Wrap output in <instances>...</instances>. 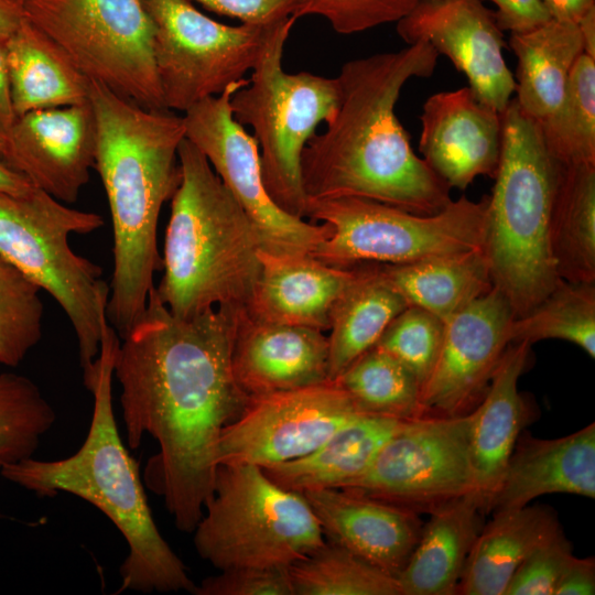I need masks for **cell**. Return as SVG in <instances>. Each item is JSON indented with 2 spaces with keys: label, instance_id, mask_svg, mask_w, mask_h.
<instances>
[{
  "label": "cell",
  "instance_id": "cell-1",
  "mask_svg": "<svg viewBox=\"0 0 595 595\" xmlns=\"http://www.w3.org/2000/svg\"><path fill=\"white\" fill-rule=\"evenodd\" d=\"M240 310L177 317L153 288L116 354L127 443L138 448L144 435L158 442L144 485L183 532L194 531L213 494L223 430L250 400L231 361Z\"/></svg>",
  "mask_w": 595,
  "mask_h": 595
},
{
  "label": "cell",
  "instance_id": "cell-2",
  "mask_svg": "<svg viewBox=\"0 0 595 595\" xmlns=\"http://www.w3.org/2000/svg\"><path fill=\"white\" fill-rule=\"evenodd\" d=\"M437 57L431 44L419 41L340 67L337 111L302 152L307 201L361 197L419 215L453 201L451 187L414 153L394 112L405 83L432 76Z\"/></svg>",
  "mask_w": 595,
  "mask_h": 595
},
{
  "label": "cell",
  "instance_id": "cell-3",
  "mask_svg": "<svg viewBox=\"0 0 595 595\" xmlns=\"http://www.w3.org/2000/svg\"><path fill=\"white\" fill-rule=\"evenodd\" d=\"M96 123L94 169L104 186L112 225L113 271L107 318L123 338L147 307L162 257L156 234L163 204L181 182L183 116L147 109L90 80Z\"/></svg>",
  "mask_w": 595,
  "mask_h": 595
},
{
  "label": "cell",
  "instance_id": "cell-4",
  "mask_svg": "<svg viewBox=\"0 0 595 595\" xmlns=\"http://www.w3.org/2000/svg\"><path fill=\"white\" fill-rule=\"evenodd\" d=\"M119 344L117 332L108 324L96 359L83 370L84 385L94 397V411L88 434L78 451L55 461L31 456L7 464L0 475L40 497L68 493L104 512L121 532L129 549L119 569V592L193 593L195 584L160 533L139 465L118 432L112 378Z\"/></svg>",
  "mask_w": 595,
  "mask_h": 595
},
{
  "label": "cell",
  "instance_id": "cell-5",
  "mask_svg": "<svg viewBox=\"0 0 595 595\" xmlns=\"http://www.w3.org/2000/svg\"><path fill=\"white\" fill-rule=\"evenodd\" d=\"M178 161L181 182L171 198L155 292L182 318L214 307L247 309L261 270L260 234L186 138Z\"/></svg>",
  "mask_w": 595,
  "mask_h": 595
},
{
  "label": "cell",
  "instance_id": "cell-6",
  "mask_svg": "<svg viewBox=\"0 0 595 595\" xmlns=\"http://www.w3.org/2000/svg\"><path fill=\"white\" fill-rule=\"evenodd\" d=\"M560 163L548 151L539 120L511 98L501 112V150L488 196L485 255L493 284L515 317L561 281L550 247Z\"/></svg>",
  "mask_w": 595,
  "mask_h": 595
},
{
  "label": "cell",
  "instance_id": "cell-7",
  "mask_svg": "<svg viewBox=\"0 0 595 595\" xmlns=\"http://www.w3.org/2000/svg\"><path fill=\"white\" fill-rule=\"evenodd\" d=\"M104 226L94 212L69 207L39 187L25 194L0 192V257L48 293L75 333L82 369L96 359L109 324V284L102 268L77 255L73 234Z\"/></svg>",
  "mask_w": 595,
  "mask_h": 595
},
{
  "label": "cell",
  "instance_id": "cell-8",
  "mask_svg": "<svg viewBox=\"0 0 595 595\" xmlns=\"http://www.w3.org/2000/svg\"><path fill=\"white\" fill-rule=\"evenodd\" d=\"M296 20L290 17L271 26L248 83L232 94L230 107L238 123L253 129L271 199L288 214L305 218L302 152L317 126L336 113L339 84L336 77L283 69L284 45Z\"/></svg>",
  "mask_w": 595,
  "mask_h": 595
},
{
  "label": "cell",
  "instance_id": "cell-9",
  "mask_svg": "<svg viewBox=\"0 0 595 595\" xmlns=\"http://www.w3.org/2000/svg\"><path fill=\"white\" fill-rule=\"evenodd\" d=\"M193 532L198 555L219 571L289 567L325 543L304 496L248 464H218L213 494Z\"/></svg>",
  "mask_w": 595,
  "mask_h": 595
},
{
  "label": "cell",
  "instance_id": "cell-10",
  "mask_svg": "<svg viewBox=\"0 0 595 595\" xmlns=\"http://www.w3.org/2000/svg\"><path fill=\"white\" fill-rule=\"evenodd\" d=\"M488 195L465 196L432 215L414 214L361 197L307 201L305 217L329 227L311 253L337 268L404 264L484 249Z\"/></svg>",
  "mask_w": 595,
  "mask_h": 595
},
{
  "label": "cell",
  "instance_id": "cell-11",
  "mask_svg": "<svg viewBox=\"0 0 595 595\" xmlns=\"http://www.w3.org/2000/svg\"><path fill=\"white\" fill-rule=\"evenodd\" d=\"M23 10L89 80L143 108L164 109L142 0H23Z\"/></svg>",
  "mask_w": 595,
  "mask_h": 595
},
{
  "label": "cell",
  "instance_id": "cell-12",
  "mask_svg": "<svg viewBox=\"0 0 595 595\" xmlns=\"http://www.w3.org/2000/svg\"><path fill=\"white\" fill-rule=\"evenodd\" d=\"M142 1L154 30L163 107L171 111L184 113L242 79L273 25L224 24L201 12L192 0Z\"/></svg>",
  "mask_w": 595,
  "mask_h": 595
},
{
  "label": "cell",
  "instance_id": "cell-13",
  "mask_svg": "<svg viewBox=\"0 0 595 595\" xmlns=\"http://www.w3.org/2000/svg\"><path fill=\"white\" fill-rule=\"evenodd\" d=\"M469 429L470 412L409 420L343 488L429 512L475 491Z\"/></svg>",
  "mask_w": 595,
  "mask_h": 595
},
{
  "label": "cell",
  "instance_id": "cell-14",
  "mask_svg": "<svg viewBox=\"0 0 595 595\" xmlns=\"http://www.w3.org/2000/svg\"><path fill=\"white\" fill-rule=\"evenodd\" d=\"M242 78L221 94L207 97L183 115L185 138L207 159L215 173L255 223L262 249L273 255H311L329 235L326 224H313L282 210L263 184L257 140L232 116V94Z\"/></svg>",
  "mask_w": 595,
  "mask_h": 595
},
{
  "label": "cell",
  "instance_id": "cell-15",
  "mask_svg": "<svg viewBox=\"0 0 595 595\" xmlns=\"http://www.w3.org/2000/svg\"><path fill=\"white\" fill-rule=\"evenodd\" d=\"M361 414L365 412L333 380L252 397L223 430L217 461L264 468L296 459Z\"/></svg>",
  "mask_w": 595,
  "mask_h": 595
},
{
  "label": "cell",
  "instance_id": "cell-16",
  "mask_svg": "<svg viewBox=\"0 0 595 595\" xmlns=\"http://www.w3.org/2000/svg\"><path fill=\"white\" fill-rule=\"evenodd\" d=\"M513 312L495 286L444 322L436 363L421 388L426 415L470 412L510 344Z\"/></svg>",
  "mask_w": 595,
  "mask_h": 595
},
{
  "label": "cell",
  "instance_id": "cell-17",
  "mask_svg": "<svg viewBox=\"0 0 595 595\" xmlns=\"http://www.w3.org/2000/svg\"><path fill=\"white\" fill-rule=\"evenodd\" d=\"M408 44L428 42L463 73L479 101L501 113L516 91L502 31L482 0H420L397 22Z\"/></svg>",
  "mask_w": 595,
  "mask_h": 595
},
{
  "label": "cell",
  "instance_id": "cell-18",
  "mask_svg": "<svg viewBox=\"0 0 595 595\" xmlns=\"http://www.w3.org/2000/svg\"><path fill=\"white\" fill-rule=\"evenodd\" d=\"M6 137L11 169L65 204L78 199L95 164L96 123L89 101L26 112Z\"/></svg>",
  "mask_w": 595,
  "mask_h": 595
},
{
  "label": "cell",
  "instance_id": "cell-19",
  "mask_svg": "<svg viewBox=\"0 0 595 595\" xmlns=\"http://www.w3.org/2000/svg\"><path fill=\"white\" fill-rule=\"evenodd\" d=\"M419 151L452 188L464 191L480 175L495 177L501 150V113L473 90L431 95L422 107Z\"/></svg>",
  "mask_w": 595,
  "mask_h": 595
},
{
  "label": "cell",
  "instance_id": "cell-20",
  "mask_svg": "<svg viewBox=\"0 0 595 595\" xmlns=\"http://www.w3.org/2000/svg\"><path fill=\"white\" fill-rule=\"evenodd\" d=\"M232 370L250 397L328 381V339L311 327L266 322L238 313Z\"/></svg>",
  "mask_w": 595,
  "mask_h": 595
},
{
  "label": "cell",
  "instance_id": "cell-21",
  "mask_svg": "<svg viewBox=\"0 0 595 595\" xmlns=\"http://www.w3.org/2000/svg\"><path fill=\"white\" fill-rule=\"evenodd\" d=\"M301 494L326 541L396 577L403 570L423 527L416 511L344 488Z\"/></svg>",
  "mask_w": 595,
  "mask_h": 595
},
{
  "label": "cell",
  "instance_id": "cell-22",
  "mask_svg": "<svg viewBox=\"0 0 595 595\" xmlns=\"http://www.w3.org/2000/svg\"><path fill=\"white\" fill-rule=\"evenodd\" d=\"M548 494L595 498V423L553 440L520 433L488 511L521 508Z\"/></svg>",
  "mask_w": 595,
  "mask_h": 595
},
{
  "label": "cell",
  "instance_id": "cell-23",
  "mask_svg": "<svg viewBox=\"0 0 595 595\" xmlns=\"http://www.w3.org/2000/svg\"><path fill=\"white\" fill-rule=\"evenodd\" d=\"M530 349L527 342L508 345L484 397L470 411V461L483 512H488L516 442L529 422V407L518 382L529 364Z\"/></svg>",
  "mask_w": 595,
  "mask_h": 595
},
{
  "label": "cell",
  "instance_id": "cell-24",
  "mask_svg": "<svg viewBox=\"0 0 595 595\" xmlns=\"http://www.w3.org/2000/svg\"><path fill=\"white\" fill-rule=\"evenodd\" d=\"M261 270L246 311L255 318L329 328L332 310L354 277V268L326 264L311 255L259 252Z\"/></svg>",
  "mask_w": 595,
  "mask_h": 595
},
{
  "label": "cell",
  "instance_id": "cell-25",
  "mask_svg": "<svg viewBox=\"0 0 595 595\" xmlns=\"http://www.w3.org/2000/svg\"><path fill=\"white\" fill-rule=\"evenodd\" d=\"M419 541L397 575L400 595H453L472 545L482 529L484 513L476 491L442 504L430 511Z\"/></svg>",
  "mask_w": 595,
  "mask_h": 595
},
{
  "label": "cell",
  "instance_id": "cell-26",
  "mask_svg": "<svg viewBox=\"0 0 595 595\" xmlns=\"http://www.w3.org/2000/svg\"><path fill=\"white\" fill-rule=\"evenodd\" d=\"M6 53L17 117L89 101L90 80L25 17L6 39Z\"/></svg>",
  "mask_w": 595,
  "mask_h": 595
},
{
  "label": "cell",
  "instance_id": "cell-27",
  "mask_svg": "<svg viewBox=\"0 0 595 595\" xmlns=\"http://www.w3.org/2000/svg\"><path fill=\"white\" fill-rule=\"evenodd\" d=\"M560 529L554 511L545 506L495 511L472 545L457 594L505 595L521 562Z\"/></svg>",
  "mask_w": 595,
  "mask_h": 595
},
{
  "label": "cell",
  "instance_id": "cell-28",
  "mask_svg": "<svg viewBox=\"0 0 595 595\" xmlns=\"http://www.w3.org/2000/svg\"><path fill=\"white\" fill-rule=\"evenodd\" d=\"M408 421L365 413L313 452L262 469L275 484L298 493L343 488L368 469L382 445Z\"/></svg>",
  "mask_w": 595,
  "mask_h": 595
},
{
  "label": "cell",
  "instance_id": "cell-29",
  "mask_svg": "<svg viewBox=\"0 0 595 595\" xmlns=\"http://www.w3.org/2000/svg\"><path fill=\"white\" fill-rule=\"evenodd\" d=\"M376 268L408 305L443 322L494 286L484 249Z\"/></svg>",
  "mask_w": 595,
  "mask_h": 595
},
{
  "label": "cell",
  "instance_id": "cell-30",
  "mask_svg": "<svg viewBox=\"0 0 595 595\" xmlns=\"http://www.w3.org/2000/svg\"><path fill=\"white\" fill-rule=\"evenodd\" d=\"M509 45L518 60L516 100L527 115L540 121L560 106L571 71L584 53L578 26L551 19L511 33Z\"/></svg>",
  "mask_w": 595,
  "mask_h": 595
},
{
  "label": "cell",
  "instance_id": "cell-31",
  "mask_svg": "<svg viewBox=\"0 0 595 595\" xmlns=\"http://www.w3.org/2000/svg\"><path fill=\"white\" fill-rule=\"evenodd\" d=\"M350 268L355 270L354 277L337 299L329 318V380H335L372 348L391 321L408 306L376 264Z\"/></svg>",
  "mask_w": 595,
  "mask_h": 595
},
{
  "label": "cell",
  "instance_id": "cell-32",
  "mask_svg": "<svg viewBox=\"0 0 595 595\" xmlns=\"http://www.w3.org/2000/svg\"><path fill=\"white\" fill-rule=\"evenodd\" d=\"M550 247L561 280L595 283V164H560Z\"/></svg>",
  "mask_w": 595,
  "mask_h": 595
},
{
  "label": "cell",
  "instance_id": "cell-33",
  "mask_svg": "<svg viewBox=\"0 0 595 595\" xmlns=\"http://www.w3.org/2000/svg\"><path fill=\"white\" fill-rule=\"evenodd\" d=\"M333 381L365 413L401 420L426 415L416 377L376 346L359 356Z\"/></svg>",
  "mask_w": 595,
  "mask_h": 595
},
{
  "label": "cell",
  "instance_id": "cell-34",
  "mask_svg": "<svg viewBox=\"0 0 595 595\" xmlns=\"http://www.w3.org/2000/svg\"><path fill=\"white\" fill-rule=\"evenodd\" d=\"M510 343L562 339L595 358V283L561 280L534 307L513 317Z\"/></svg>",
  "mask_w": 595,
  "mask_h": 595
},
{
  "label": "cell",
  "instance_id": "cell-35",
  "mask_svg": "<svg viewBox=\"0 0 595 595\" xmlns=\"http://www.w3.org/2000/svg\"><path fill=\"white\" fill-rule=\"evenodd\" d=\"M539 122L558 163L595 164V58L585 53L577 58L560 106Z\"/></svg>",
  "mask_w": 595,
  "mask_h": 595
},
{
  "label": "cell",
  "instance_id": "cell-36",
  "mask_svg": "<svg viewBox=\"0 0 595 595\" xmlns=\"http://www.w3.org/2000/svg\"><path fill=\"white\" fill-rule=\"evenodd\" d=\"M288 570L294 595H400L396 576L326 540Z\"/></svg>",
  "mask_w": 595,
  "mask_h": 595
},
{
  "label": "cell",
  "instance_id": "cell-37",
  "mask_svg": "<svg viewBox=\"0 0 595 595\" xmlns=\"http://www.w3.org/2000/svg\"><path fill=\"white\" fill-rule=\"evenodd\" d=\"M56 414L30 378L0 370V470L33 456Z\"/></svg>",
  "mask_w": 595,
  "mask_h": 595
},
{
  "label": "cell",
  "instance_id": "cell-38",
  "mask_svg": "<svg viewBox=\"0 0 595 595\" xmlns=\"http://www.w3.org/2000/svg\"><path fill=\"white\" fill-rule=\"evenodd\" d=\"M41 290L0 257V365L17 367L43 334Z\"/></svg>",
  "mask_w": 595,
  "mask_h": 595
},
{
  "label": "cell",
  "instance_id": "cell-39",
  "mask_svg": "<svg viewBox=\"0 0 595 595\" xmlns=\"http://www.w3.org/2000/svg\"><path fill=\"white\" fill-rule=\"evenodd\" d=\"M443 334L441 318L408 305L391 321L375 346L405 366L422 388L436 363Z\"/></svg>",
  "mask_w": 595,
  "mask_h": 595
},
{
  "label": "cell",
  "instance_id": "cell-40",
  "mask_svg": "<svg viewBox=\"0 0 595 595\" xmlns=\"http://www.w3.org/2000/svg\"><path fill=\"white\" fill-rule=\"evenodd\" d=\"M420 0H298L296 18L317 15L339 34H354L398 22Z\"/></svg>",
  "mask_w": 595,
  "mask_h": 595
},
{
  "label": "cell",
  "instance_id": "cell-41",
  "mask_svg": "<svg viewBox=\"0 0 595 595\" xmlns=\"http://www.w3.org/2000/svg\"><path fill=\"white\" fill-rule=\"evenodd\" d=\"M572 558L571 544L560 529L521 562L510 578L505 595H554Z\"/></svg>",
  "mask_w": 595,
  "mask_h": 595
},
{
  "label": "cell",
  "instance_id": "cell-42",
  "mask_svg": "<svg viewBox=\"0 0 595 595\" xmlns=\"http://www.w3.org/2000/svg\"><path fill=\"white\" fill-rule=\"evenodd\" d=\"M196 595H294L288 567L241 566L220 570L195 585Z\"/></svg>",
  "mask_w": 595,
  "mask_h": 595
},
{
  "label": "cell",
  "instance_id": "cell-43",
  "mask_svg": "<svg viewBox=\"0 0 595 595\" xmlns=\"http://www.w3.org/2000/svg\"><path fill=\"white\" fill-rule=\"evenodd\" d=\"M215 13L238 19L241 23L271 25L296 18L298 0H192ZM298 19V18H296Z\"/></svg>",
  "mask_w": 595,
  "mask_h": 595
},
{
  "label": "cell",
  "instance_id": "cell-44",
  "mask_svg": "<svg viewBox=\"0 0 595 595\" xmlns=\"http://www.w3.org/2000/svg\"><path fill=\"white\" fill-rule=\"evenodd\" d=\"M489 1L494 2L498 8L494 14L501 31H509L510 33L524 32L551 20L541 0Z\"/></svg>",
  "mask_w": 595,
  "mask_h": 595
},
{
  "label": "cell",
  "instance_id": "cell-45",
  "mask_svg": "<svg viewBox=\"0 0 595 595\" xmlns=\"http://www.w3.org/2000/svg\"><path fill=\"white\" fill-rule=\"evenodd\" d=\"M595 594L594 558L580 559L573 555L564 570L554 595Z\"/></svg>",
  "mask_w": 595,
  "mask_h": 595
},
{
  "label": "cell",
  "instance_id": "cell-46",
  "mask_svg": "<svg viewBox=\"0 0 595 595\" xmlns=\"http://www.w3.org/2000/svg\"><path fill=\"white\" fill-rule=\"evenodd\" d=\"M551 19L577 24L592 9L595 0H541Z\"/></svg>",
  "mask_w": 595,
  "mask_h": 595
},
{
  "label": "cell",
  "instance_id": "cell-47",
  "mask_svg": "<svg viewBox=\"0 0 595 595\" xmlns=\"http://www.w3.org/2000/svg\"><path fill=\"white\" fill-rule=\"evenodd\" d=\"M15 119L7 64L6 37L0 36V130L6 133Z\"/></svg>",
  "mask_w": 595,
  "mask_h": 595
},
{
  "label": "cell",
  "instance_id": "cell-48",
  "mask_svg": "<svg viewBox=\"0 0 595 595\" xmlns=\"http://www.w3.org/2000/svg\"><path fill=\"white\" fill-rule=\"evenodd\" d=\"M24 19L23 0H0V36L8 37Z\"/></svg>",
  "mask_w": 595,
  "mask_h": 595
},
{
  "label": "cell",
  "instance_id": "cell-49",
  "mask_svg": "<svg viewBox=\"0 0 595 595\" xmlns=\"http://www.w3.org/2000/svg\"><path fill=\"white\" fill-rule=\"evenodd\" d=\"M35 187L25 176L0 161V192L25 194Z\"/></svg>",
  "mask_w": 595,
  "mask_h": 595
},
{
  "label": "cell",
  "instance_id": "cell-50",
  "mask_svg": "<svg viewBox=\"0 0 595 595\" xmlns=\"http://www.w3.org/2000/svg\"><path fill=\"white\" fill-rule=\"evenodd\" d=\"M583 44L584 53L595 58V9H592L577 23Z\"/></svg>",
  "mask_w": 595,
  "mask_h": 595
},
{
  "label": "cell",
  "instance_id": "cell-51",
  "mask_svg": "<svg viewBox=\"0 0 595 595\" xmlns=\"http://www.w3.org/2000/svg\"><path fill=\"white\" fill-rule=\"evenodd\" d=\"M9 149L6 133L0 130V161L8 165ZM9 166V165H8Z\"/></svg>",
  "mask_w": 595,
  "mask_h": 595
}]
</instances>
